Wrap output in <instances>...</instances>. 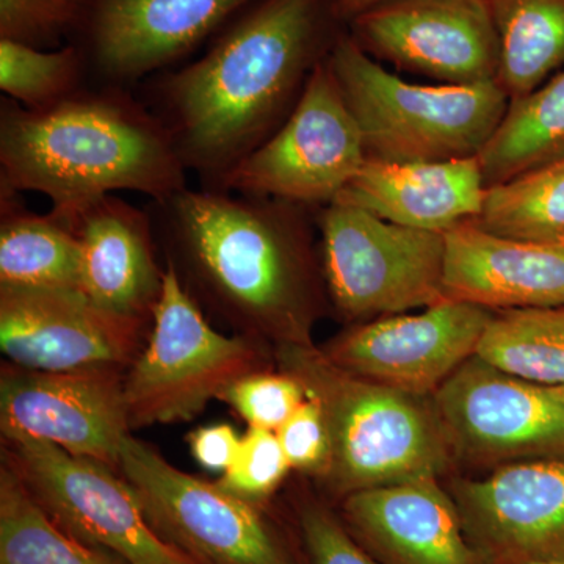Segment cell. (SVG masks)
Returning a JSON list of instances; mask_svg holds the SVG:
<instances>
[{"mask_svg": "<svg viewBox=\"0 0 564 564\" xmlns=\"http://www.w3.org/2000/svg\"><path fill=\"white\" fill-rule=\"evenodd\" d=\"M333 18L336 0H259L198 61L152 82L148 107L204 188L221 191L295 109L337 39Z\"/></svg>", "mask_w": 564, "mask_h": 564, "instance_id": "cell-1", "label": "cell"}, {"mask_svg": "<svg viewBox=\"0 0 564 564\" xmlns=\"http://www.w3.org/2000/svg\"><path fill=\"white\" fill-rule=\"evenodd\" d=\"M306 207L215 188H185L150 214L177 273L252 339L311 344L318 307Z\"/></svg>", "mask_w": 564, "mask_h": 564, "instance_id": "cell-2", "label": "cell"}, {"mask_svg": "<svg viewBox=\"0 0 564 564\" xmlns=\"http://www.w3.org/2000/svg\"><path fill=\"white\" fill-rule=\"evenodd\" d=\"M187 173L158 115L126 88H82L50 109L0 106V195L41 193L70 217L115 192L165 202Z\"/></svg>", "mask_w": 564, "mask_h": 564, "instance_id": "cell-3", "label": "cell"}, {"mask_svg": "<svg viewBox=\"0 0 564 564\" xmlns=\"http://www.w3.org/2000/svg\"><path fill=\"white\" fill-rule=\"evenodd\" d=\"M280 361L325 414L332 456L323 481L329 491L347 497L447 469L454 452L421 397L348 372L313 344L282 345Z\"/></svg>", "mask_w": 564, "mask_h": 564, "instance_id": "cell-4", "label": "cell"}, {"mask_svg": "<svg viewBox=\"0 0 564 564\" xmlns=\"http://www.w3.org/2000/svg\"><path fill=\"white\" fill-rule=\"evenodd\" d=\"M326 61L372 161L478 158L510 104L497 80L437 87L411 84L386 69L350 35H337Z\"/></svg>", "mask_w": 564, "mask_h": 564, "instance_id": "cell-5", "label": "cell"}, {"mask_svg": "<svg viewBox=\"0 0 564 564\" xmlns=\"http://www.w3.org/2000/svg\"><path fill=\"white\" fill-rule=\"evenodd\" d=\"M259 364L256 339L212 328L176 269L166 263L150 339L124 377L131 432L192 421L229 386L261 370Z\"/></svg>", "mask_w": 564, "mask_h": 564, "instance_id": "cell-6", "label": "cell"}, {"mask_svg": "<svg viewBox=\"0 0 564 564\" xmlns=\"http://www.w3.org/2000/svg\"><path fill=\"white\" fill-rule=\"evenodd\" d=\"M322 269L347 318L404 314L443 302L444 234L421 231L333 203L317 218Z\"/></svg>", "mask_w": 564, "mask_h": 564, "instance_id": "cell-7", "label": "cell"}, {"mask_svg": "<svg viewBox=\"0 0 564 564\" xmlns=\"http://www.w3.org/2000/svg\"><path fill=\"white\" fill-rule=\"evenodd\" d=\"M326 58L311 73L295 109L229 174L221 191L325 207L361 172L367 162L361 129Z\"/></svg>", "mask_w": 564, "mask_h": 564, "instance_id": "cell-8", "label": "cell"}, {"mask_svg": "<svg viewBox=\"0 0 564 564\" xmlns=\"http://www.w3.org/2000/svg\"><path fill=\"white\" fill-rule=\"evenodd\" d=\"M6 443L3 463L46 513L82 543L126 564H198L151 525L117 470L33 437H10Z\"/></svg>", "mask_w": 564, "mask_h": 564, "instance_id": "cell-9", "label": "cell"}, {"mask_svg": "<svg viewBox=\"0 0 564 564\" xmlns=\"http://www.w3.org/2000/svg\"><path fill=\"white\" fill-rule=\"evenodd\" d=\"M118 470L148 521L198 564H293L254 502L177 469L129 434Z\"/></svg>", "mask_w": 564, "mask_h": 564, "instance_id": "cell-10", "label": "cell"}, {"mask_svg": "<svg viewBox=\"0 0 564 564\" xmlns=\"http://www.w3.org/2000/svg\"><path fill=\"white\" fill-rule=\"evenodd\" d=\"M433 408L452 452L470 462L564 459V404L478 356L434 392Z\"/></svg>", "mask_w": 564, "mask_h": 564, "instance_id": "cell-11", "label": "cell"}, {"mask_svg": "<svg viewBox=\"0 0 564 564\" xmlns=\"http://www.w3.org/2000/svg\"><path fill=\"white\" fill-rule=\"evenodd\" d=\"M3 440L28 436L118 470L131 434L120 367L41 372L3 367L0 378Z\"/></svg>", "mask_w": 564, "mask_h": 564, "instance_id": "cell-12", "label": "cell"}, {"mask_svg": "<svg viewBox=\"0 0 564 564\" xmlns=\"http://www.w3.org/2000/svg\"><path fill=\"white\" fill-rule=\"evenodd\" d=\"M367 54L444 85L497 80L499 35L489 0H391L351 20Z\"/></svg>", "mask_w": 564, "mask_h": 564, "instance_id": "cell-13", "label": "cell"}, {"mask_svg": "<svg viewBox=\"0 0 564 564\" xmlns=\"http://www.w3.org/2000/svg\"><path fill=\"white\" fill-rule=\"evenodd\" d=\"M492 317L485 307L443 300L419 314L386 315L359 326L325 355L348 372L423 397L474 358Z\"/></svg>", "mask_w": 564, "mask_h": 564, "instance_id": "cell-14", "label": "cell"}, {"mask_svg": "<svg viewBox=\"0 0 564 564\" xmlns=\"http://www.w3.org/2000/svg\"><path fill=\"white\" fill-rule=\"evenodd\" d=\"M147 325L96 306L79 289H0V348L24 369L66 372L132 364Z\"/></svg>", "mask_w": 564, "mask_h": 564, "instance_id": "cell-15", "label": "cell"}, {"mask_svg": "<svg viewBox=\"0 0 564 564\" xmlns=\"http://www.w3.org/2000/svg\"><path fill=\"white\" fill-rule=\"evenodd\" d=\"M452 497L486 564L564 562V459L503 464Z\"/></svg>", "mask_w": 564, "mask_h": 564, "instance_id": "cell-16", "label": "cell"}, {"mask_svg": "<svg viewBox=\"0 0 564 564\" xmlns=\"http://www.w3.org/2000/svg\"><path fill=\"white\" fill-rule=\"evenodd\" d=\"M259 0H93L90 61L110 87L166 69Z\"/></svg>", "mask_w": 564, "mask_h": 564, "instance_id": "cell-17", "label": "cell"}, {"mask_svg": "<svg viewBox=\"0 0 564 564\" xmlns=\"http://www.w3.org/2000/svg\"><path fill=\"white\" fill-rule=\"evenodd\" d=\"M344 516L352 538L381 564H486L437 478L352 492Z\"/></svg>", "mask_w": 564, "mask_h": 564, "instance_id": "cell-18", "label": "cell"}, {"mask_svg": "<svg viewBox=\"0 0 564 564\" xmlns=\"http://www.w3.org/2000/svg\"><path fill=\"white\" fill-rule=\"evenodd\" d=\"M444 239L445 299L499 313L564 306V245L494 236L473 221Z\"/></svg>", "mask_w": 564, "mask_h": 564, "instance_id": "cell-19", "label": "cell"}, {"mask_svg": "<svg viewBox=\"0 0 564 564\" xmlns=\"http://www.w3.org/2000/svg\"><path fill=\"white\" fill-rule=\"evenodd\" d=\"M65 218L80 240V291L110 313L152 321L165 270L155 261L150 210L107 195Z\"/></svg>", "mask_w": 564, "mask_h": 564, "instance_id": "cell-20", "label": "cell"}, {"mask_svg": "<svg viewBox=\"0 0 564 564\" xmlns=\"http://www.w3.org/2000/svg\"><path fill=\"white\" fill-rule=\"evenodd\" d=\"M485 191L478 158L410 163L367 159L334 203L406 228L445 234L480 214Z\"/></svg>", "mask_w": 564, "mask_h": 564, "instance_id": "cell-21", "label": "cell"}, {"mask_svg": "<svg viewBox=\"0 0 564 564\" xmlns=\"http://www.w3.org/2000/svg\"><path fill=\"white\" fill-rule=\"evenodd\" d=\"M80 240L68 218L0 195V289L80 291Z\"/></svg>", "mask_w": 564, "mask_h": 564, "instance_id": "cell-22", "label": "cell"}, {"mask_svg": "<svg viewBox=\"0 0 564 564\" xmlns=\"http://www.w3.org/2000/svg\"><path fill=\"white\" fill-rule=\"evenodd\" d=\"M499 35L500 87L524 98L564 68V0H489Z\"/></svg>", "mask_w": 564, "mask_h": 564, "instance_id": "cell-23", "label": "cell"}, {"mask_svg": "<svg viewBox=\"0 0 564 564\" xmlns=\"http://www.w3.org/2000/svg\"><path fill=\"white\" fill-rule=\"evenodd\" d=\"M478 159L486 187L564 159V68L508 104Z\"/></svg>", "mask_w": 564, "mask_h": 564, "instance_id": "cell-24", "label": "cell"}, {"mask_svg": "<svg viewBox=\"0 0 564 564\" xmlns=\"http://www.w3.org/2000/svg\"><path fill=\"white\" fill-rule=\"evenodd\" d=\"M494 236L534 243L564 242V159L486 187L470 220Z\"/></svg>", "mask_w": 564, "mask_h": 564, "instance_id": "cell-25", "label": "cell"}, {"mask_svg": "<svg viewBox=\"0 0 564 564\" xmlns=\"http://www.w3.org/2000/svg\"><path fill=\"white\" fill-rule=\"evenodd\" d=\"M0 564H126L62 529L17 473L0 470Z\"/></svg>", "mask_w": 564, "mask_h": 564, "instance_id": "cell-26", "label": "cell"}, {"mask_svg": "<svg viewBox=\"0 0 564 564\" xmlns=\"http://www.w3.org/2000/svg\"><path fill=\"white\" fill-rule=\"evenodd\" d=\"M475 356L530 383L563 386L564 306L494 314Z\"/></svg>", "mask_w": 564, "mask_h": 564, "instance_id": "cell-27", "label": "cell"}, {"mask_svg": "<svg viewBox=\"0 0 564 564\" xmlns=\"http://www.w3.org/2000/svg\"><path fill=\"white\" fill-rule=\"evenodd\" d=\"M85 55L79 47L58 51L0 39V90L24 109H50L80 91Z\"/></svg>", "mask_w": 564, "mask_h": 564, "instance_id": "cell-28", "label": "cell"}, {"mask_svg": "<svg viewBox=\"0 0 564 564\" xmlns=\"http://www.w3.org/2000/svg\"><path fill=\"white\" fill-rule=\"evenodd\" d=\"M250 429L278 432L306 400L303 384L291 373L252 372L221 393Z\"/></svg>", "mask_w": 564, "mask_h": 564, "instance_id": "cell-29", "label": "cell"}, {"mask_svg": "<svg viewBox=\"0 0 564 564\" xmlns=\"http://www.w3.org/2000/svg\"><path fill=\"white\" fill-rule=\"evenodd\" d=\"M291 469L276 432L250 429L242 437L239 455L217 485L250 502L265 499Z\"/></svg>", "mask_w": 564, "mask_h": 564, "instance_id": "cell-30", "label": "cell"}, {"mask_svg": "<svg viewBox=\"0 0 564 564\" xmlns=\"http://www.w3.org/2000/svg\"><path fill=\"white\" fill-rule=\"evenodd\" d=\"M82 17V0H0V39L40 47L55 43Z\"/></svg>", "mask_w": 564, "mask_h": 564, "instance_id": "cell-31", "label": "cell"}, {"mask_svg": "<svg viewBox=\"0 0 564 564\" xmlns=\"http://www.w3.org/2000/svg\"><path fill=\"white\" fill-rule=\"evenodd\" d=\"M291 469L325 478L332 456L328 426L321 403L307 395L276 432Z\"/></svg>", "mask_w": 564, "mask_h": 564, "instance_id": "cell-32", "label": "cell"}, {"mask_svg": "<svg viewBox=\"0 0 564 564\" xmlns=\"http://www.w3.org/2000/svg\"><path fill=\"white\" fill-rule=\"evenodd\" d=\"M300 524L311 564H381L322 505H304Z\"/></svg>", "mask_w": 564, "mask_h": 564, "instance_id": "cell-33", "label": "cell"}, {"mask_svg": "<svg viewBox=\"0 0 564 564\" xmlns=\"http://www.w3.org/2000/svg\"><path fill=\"white\" fill-rule=\"evenodd\" d=\"M188 443L196 462L206 469L225 474L239 455L242 437L237 436L231 426L221 423L196 430L188 437Z\"/></svg>", "mask_w": 564, "mask_h": 564, "instance_id": "cell-34", "label": "cell"}, {"mask_svg": "<svg viewBox=\"0 0 564 564\" xmlns=\"http://www.w3.org/2000/svg\"><path fill=\"white\" fill-rule=\"evenodd\" d=\"M386 2H391V0H336V14L339 20L351 21L364 11Z\"/></svg>", "mask_w": 564, "mask_h": 564, "instance_id": "cell-35", "label": "cell"}, {"mask_svg": "<svg viewBox=\"0 0 564 564\" xmlns=\"http://www.w3.org/2000/svg\"><path fill=\"white\" fill-rule=\"evenodd\" d=\"M545 388V386H544ZM547 389L549 393H551L552 397H554L555 400H558L560 403L564 404V384L563 386H555V388H545Z\"/></svg>", "mask_w": 564, "mask_h": 564, "instance_id": "cell-36", "label": "cell"}, {"mask_svg": "<svg viewBox=\"0 0 564 564\" xmlns=\"http://www.w3.org/2000/svg\"><path fill=\"white\" fill-rule=\"evenodd\" d=\"M540 564H564V562H551V563H540Z\"/></svg>", "mask_w": 564, "mask_h": 564, "instance_id": "cell-37", "label": "cell"}, {"mask_svg": "<svg viewBox=\"0 0 564 564\" xmlns=\"http://www.w3.org/2000/svg\"><path fill=\"white\" fill-rule=\"evenodd\" d=\"M562 245H564V242Z\"/></svg>", "mask_w": 564, "mask_h": 564, "instance_id": "cell-38", "label": "cell"}]
</instances>
